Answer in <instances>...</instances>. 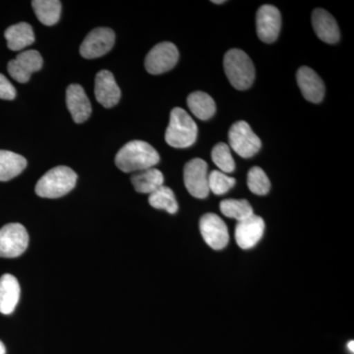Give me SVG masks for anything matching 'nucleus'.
<instances>
[{"label": "nucleus", "instance_id": "nucleus-11", "mask_svg": "<svg viewBox=\"0 0 354 354\" xmlns=\"http://www.w3.org/2000/svg\"><path fill=\"white\" fill-rule=\"evenodd\" d=\"M43 67V57L39 51L29 50L22 51L7 65L8 73L14 80L19 83H27L32 74Z\"/></svg>", "mask_w": 354, "mask_h": 354}, {"label": "nucleus", "instance_id": "nucleus-24", "mask_svg": "<svg viewBox=\"0 0 354 354\" xmlns=\"http://www.w3.org/2000/svg\"><path fill=\"white\" fill-rule=\"evenodd\" d=\"M149 203L153 208L165 209L171 215L178 211V204H177L176 195H174V191L167 186H160L158 189L150 194Z\"/></svg>", "mask_w": 354, "mask_h": 354}, {"label": "nucleus", "instance_id": "nucleus-23", "mask_svg": "<svg viewBox=\"0 0 354 354\" xmlns=\"http://www.w3.org/2000/svg\"><path fill=\"white\" fill-rule=\"evenodd\" d=\"M32 6L41 24L53 26L59 21L62 2L58 0H35Z\"/></svg>", "mask_w": 354, "mask_h": 354}, {"label": "nucleus", "instance_id": "nucleus-25", "mask_svg": "<svg viewBox=\"0 0 354 354\" xmlns=\"http://www.w3.org/2000/svg\"><path fill=\"white\" fill-rule=\"evenodd\" d=\"M221 212L227 218H234L237 221L244 220L254 214L252 206L247 200L227 199L220 205Z\"/></svg>", "mask_w": 354, "mask_h": 354}, {"label": "nucleus", "instance_id": "nucleus-27", "mask_svg": "<svg viewBox=\"0 0 354 354\" xmlns=\"http://www.w3.org/2000/svg\"><path fill=\"white\" fill-rule=\"evenodd\" d=\"M212 160L223 174H232L235 169V162L230 146L225 143H218L212 151Z\"/></svg>", "mask_w": 354, "mask_h": 354}, {"label": "nucleus", "instance_id": "nucleus-31", "mask_svg": "<svg viewBox=\"0 0 354 354\" xmlns=\"http://www.w3.org/2000/svg\"><path fill=\"white\" fill-rule=\"evenodd\" d=\"M348 346L349 351H351V353H354V342L353 341L349 342Z\"/></svg>", "mask_w": 354, "mask_h": 354}, {"label": "nucleus", "instance_id": "nucleus-20", "mask_svg": "<svg viewBox=\"0 0 354 354\" xmlns=\"http://www.w3.org/2000/svg\"><path fill=\"white\" fill-rule=\"evenodd\" d=\"M164 174L155 167L136 172L131 178L134 189L142 194H152L164 185Z\"/></svg>", "mask_w": 354, "mask_h": 354}, {"label": "nucleus", "instance_id": "nucleus-17", "mask_svg": "<svg viewBox=\"0 0 354 354\" xmlns=\"http://www.w3.org/2000/svg\"><path fill=\"white\" fill-rule=\"evenodd\" d=\"M312 25L317 37L327 44L339 41L341 32L335 18L324 9H315L312 13Z\"/></svg>", "mask_w": 354, "mask_h": 354}, {"label": "nucleus", "instance_id": "nucleus-8", "mask_svg": "<svg viewBox=\"0 0 354 354\" xmlns=\"http://www.w3.org/2000/svg\"><path fill=\"white\" fill-rule=\"evenodd\" d=\"M178 58V50L174 44L169 41L158 44L147 55L146 70L153 75H160L174 68Z\"/></svg>", "mask_w": 354, "mask_h": 354}, {"label": "nucleus", "instance_id": "nucleus-12", "mask_svg": "<svg viewBox=\"0 0 354 354\" xmlns=\"http://www.w3.org/2000/svg\"><path fill=\"white\" fill-rule=\"evenodd\" d=\"M281 16L279 9L272 6H261L256 16L258 37L264 43L272 44L278 39L281 31Z\"/></svg>", "mask_w": 354, "mask_h": 354}, {"label": "nucleus", "instance_id": "nucleus-18", "mask_svg": "<svg viewBox=\"0 0 354 354\" xmlns=\"http://www.w3.org/2000/svg\"><path fill=\"white\" fill-rule=\"evenodd\" d=\"M20 298V285L17 279L10 274L0 278V313L9 315L13 313Z\"/></svg>", "mask_w": 354, "mask_h": 354}, {"label": "nucleus", "instance_id": "nucleus-4", "mask_svg": "<svg viewBox=\"0 0 354 354\" xmlns=\"http://www.w3.org/2000/svg\"><path fill=\"white\" fill-rule=\"evenodd\" d=\"M198 127L190 114L183 109H172L169 124L165 131V142L172 148L184 149L196 141Z\"/></svg>", "mask_w": 354, "mask_h": 354}, {"label": "nucleus", "instance_id": "nucleus-13", "mask_svg": "<svg viewBox=\"0 0 354 354\" xmlns=\"http://www.w3.org/2000/svg\"><path fill=\"white\" fill-rule=\"evenodd\" d=\"M265 221L259 216H252L239 221L235 227V241L241 248L251 249L264 235Z\"/></svg>", "mask_w": 354, "mask_h": 354}, {"label": "nucleus", "instance_id": "nucleus-7", "mask_svg": "<svg viewBox=\"0 0 354 354\" xmlns=\"http://www.w3.org/2000/svg\"><path fill=\"white\" fill-rule=\"evenodd\" d=\"M208 165L201 158H193L184 167L183 178L186 189L198 199L208 197Z\"/></svg>", "mask_w": 354, "mask_h": 354}, {"label": "nucleus", "instance_id": "nucleus-26", "mask_svg": "<svg viewBox=\"0 0 354 354\" xmlns=\"http://www.w3.org/2000/svg\"><path fill=\"white\" fill-rule=\"evenodd\" d=\"M247 185L253 194L260 195V196L268 194L271 189L269 177L259 167H254L249 171L247 176Z\"/></svg>", "mask_w": 354, "mask_h": 354}, {"label": "nucleus", "instance_id": "nucleus-5", "mask_svg": "<svg viewBox=\"0 0 354 354\" xmlns=\"http://www.w3.org/2000/svg\"><path fill=\"white\" fill-rule=\"evenodd\" d=\"M228 140L232 150L244 158L253 157L262 147L259 137L245 121H237L230 127Z\"/></svg>", "mask_w": 354, "mask_h": 354}, {"label": "nucleus", "instance_id": "nucleus-6", "mask_svg": "<svg viewBox=\"0 0 354 354\" xmlns=\"http://www.w3.org/2000/svg\"><path fill=\"white\" fill-rule=\"evenodd\" d=\"M29 245V234L21 223H8L0 228V257L16 258Z\"/></svg>", "mask_w": 354, "mask_h": 354}, {"label": "nucleus", "instance_id": "nucleus-30", "mask_svg": "<svg viewBox=\"0 0 354 354\" xmlns=\"http://www.w3.org/2000/svg\"><path fill=\"white\" fill-rule=\"evenodd\" d=\"M6 346H4L3 342L0 341V354H6Z\"/></svg>", "mask_w": 354, "mask_h": 354}, {"label": "nucleus", "instance_id": "nucleus-22", "mask_svg": "<svg viewBox=\"0 0 354 354\" xmlns=\"http://www.w3.org/2000/svg\"><path fill=\"white\" fill-rule=\"evenodd\" d=\"M187 104L191 113L201 120H209L216 113V104L213 97L201 91L190 94Z\"/></svg>", "mask_w": 354, "mask_h": 354}, {"label": "nucleus", "instance_id": "nucleus-19", "mask_svg": "<svg viewBox=\"0 0 354 354\" xmlns=\"http://www.w3.org/2000/svg\"><path fill=\"white\" fill-rule=\"evenodd\" d=\"M4 36L9 50L19 51L31 46L35 41V34L32 26L28 23H18L7 28Z\"/></svg>", "mask_w": 354, "mask_h": 354}, {"label": "nucleus", "instance_id": "nucleus-29", "mask_svg": "<svg viewBox=\"0 0 354 354\" xmlns=\"http://www.w3.org/2000/svg\"><path fill=\"white\" fill-rule=\"evenodd\" d=\"M16 88L3 74H0V99L11 101L15 99Z\"/></svg>", "mask_w": 354, "mask_h": 354}, {"label": "nucleus", "instance_id": "nucleus-28", "mask_svg": "<svg viewBox=\"0 0 354 354\" xmlns=\"http://www.w3.org/2000/svg\"><path fill=\"white\" fill-rule=\"evenodd\" d=\"M209 189L216 195H223L235 185L234 177L228 176L220 171L209 172L208 177Z\"/></svg>", "mask_w": 354, "mask_h": 354}, {"label": "nucleus", "instance_id": "nucleus-16", "mask_svg": "<svg viewBox=\"0 0 354 354\" xmlns=\"http://www.w3.org/2000/svg\"><path fill=\"white\" fill-rule=\"evenodd\" d=\"M67 108L76 123H83L90 118L92 106L82 86L72 84L66 91Z\"/></svg>", "mask_w": 354, "mask_h": 354}, {"label": "nucleus", "instance_id": "nucleus-1", "mask_svg": "<svg viewBox=\"0 0 354 354\" xmlns=\"http://www.w3.org/2000/svg\"><path fill=\"white\" fill-rule=\"evenodd\" d=\"M160 162L158 151L145 141L134 140L125 144L115 156V165L123 172L152 169Z\"/></svg>", "mask_w": 354, "mask_h": 354}, {"label": "nucleus", "instance_id": "nucleus-32", "mask_svg": "<svg viewBox=\"0 0 354 354\" xmlns=\"http://www.w3.org/2000/svg\"><path fill=\"white\" fill-rule=\"evenodd\" d=\"M214 3L216 4H221V3H225V1H223V0H221V1H213Z\"/></svg>", "mask_w": 354, "mask_h": 354}, {"label": "nucleus", "instance_id": "nucleus-14", "mask_svg": "<svg viewBox=\"0 0 354 354\" xmlns=\"http://www.w3.org/2000/svg\"><path fill=\"white\" fill-rule=\"evenodd\" d=\"M95 95L97 101L106 109L113 108L120 102V88L109 70H102L95 76Z\"/></svg>", "mask_w": 354, "mask_h": 354}, {"label": "nucleus", "instance_id": "nucleus-9", "mask_svg": "<svg viewBox=\"0 0 354 354\" xmlns=\"http://www.w3.org/2000/svg\"><path fill=\"white\" fill-rule=\"evenodd\" d=\"M115 34L109 28H97L88 32L80 46V55L87 59L101 57L113 48Z\"/></svg>", "mask_w": 354, "mask_h": 354}, {"label": "nucleus", "instance_id": "nucleus-3", "mask_svg": "<svg viewBox=\"0 0 354 354\" xmlns=\"http://www.w3.org/2000/svg\"><path fill=\"white\" fill-rule=\"evenodd\" d=\"M223 69L228 81L237 90H247L255 80V67L243 50H228L223 57Z\"/></svg>", "mask_w": 354, "mask_h": 354}, {"label": "nucleus", "instance_id": "nucleus-21", "mask_svg": "<svg viewBox=\"0 0 354 354\" xmlns=\"http://www.w3.org/2000/svg\"><path fill=\"white\" fill-rule=\"evenodd\" d=\"M27 167V160L10 151L0 150V181H8L19 176Z\"/></svg>", "mask_w": 354, "mask_h": 354}, {"label": "nucleus", "instance_id": "nucleus-2", "mask_svg": "<svg viewBox=\"0 0 354 354\" xmlns=\"http://www.w3.org/2000/svg\"><path fill=\"white\" fill-rule=\"evenodd\" d=\"M77 177L76 172L68 167H53L39 178L35 191L41 198H60L74 189Z\"/></svg>", "mask_w": 354, "mask_h": 354}, {"label": "nucleus", "instance_id": "nucleus-10", "mask_svg": "<svg viewBox=\"0 0 354 354\" xmlns=\"http://www.w3.org/2000/svg\"><path fill=\"white\" fill-rule=\"evenodd\" d=\"M200 232L205 242L215 250L225 248L230 241L227 225L216 214H206L200 218Z\"/></svg>", "mask_w": 354, "mask_h": 354}, {"label": "nucleus", "instance_id": "nucleus-15", "mask_svg": "<svg viewBox=\"0 0 354 354\" xmlns=\"http://www.w3.org/2000/svg\"><path fill=\"white\" fill-rule=\"evenodd\" d=\"M297 83L301 94L308 102L318 104L325 95V85L321 77L313 69L302 66L297 71Z\"/></svg>", "mask_w": 354, "mask_h": 354}]
</instances>
